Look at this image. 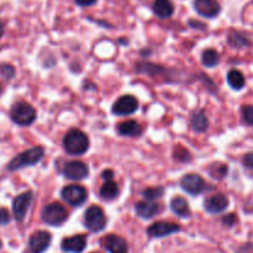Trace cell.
<instances>
[{"label": "cell", "mask_w": 253, "mask_h": 253, "mask_svg": "<svg viewBox=\"0 0 253 253\" xmlns=\"http://www.w3.org/2000/svg\"><path fill=\"white\" fill-rule=\"evenodd\" d=\"M63 147L69 154L81 155L88 149L89 139L82 130L72 129L63 138Z\"/></svg>", "instance_id": "obj_1"}, {"label": "cell", "mask_w": 253, "mask_h": 253, "mask_svg": "<svg viewBox=\"0 0 253 253\" xmlns=\"http://www.w3.org/2000/svg\"><path fill=\"white\" fill-rule=\"evenodd\" d=\"M43 157V149L40 147H34L31 149L25 150L21 154L16 155L8 165V169L14 171V170H19L21 168L30 167V165L38 164Z\"/></svg>", "instance_id": "obj_2"}, {"label": "cell", "mask_w": 253, "mask_h": 253, "mask_svg": "<svg viewBox=\"0 0 253 253\" xmlns=\"http://www.w3.org/2000/svg\"><path fill=\"white\" fill-rule=\"evenodd\" d=\"M36 118V111L26 102H18L11 108V119L19 126H30Z\"/></svg>", "instance_id": "obj_3"}, {"label": "cell", "mask_w": 253, "mask_h": 253, "mask_svg": "<svg viewBox=\"0 0 253 253\" xmlns=\"http://www.w3.org/2000/svg\"><path fill=\"white\" fill-rule=\"evenodd\" d=\"M41 217H42L43 222H46L47 225L60 226L66 221L67 211L61 204L52 203L42 209Z\"/></svg>", "instance_id": "obj_4"}, {"label": "cell", "mask_w": 253, "mask_h": 253, "mask_svg": "<svg viewBox=\"0 0 253 253\" xmlns=\"http://www.w3.org/2000/svg\"><path fill=\"white\" fill-rule=\"evenodd\" d=\"M106 222V215L99 206H89L84 212V223H86V227L91 230L92 232H99V231L103 230Z\"/></svg>", "instance_id": "obj_5"}, {"label": "cell", "mask_w": 253, "mask_h": 253, "mask_svg": "<svg viewBox=\"0 0 253 253\" xmlns=\"http://www.w3.org/2000/svg\"><path fill=\"white\" fill-rule=\"evenodd\" d=\"M62 199L71 206H81L87 200V190L81 185H67L62 189Z\"/></svg>", "instance_id": "obj_6"}, {"label": "cell", "mask_w": 253, "mask_h": 253, "mask_svg": "<svg viewBox=\"0 0 253 253\" xmlns=\"http://www.w3.org/2000/svg\"><path fill=\"white\" fill-rule=\"evenodd\" d=\"M206 182L199 174H186L181 179V187L190 195H199L206 190Z\"/></svg>", "instance_id": "obj_7"}, {"label": "cell", "mask_w": 253, "mask_h": 253, "mask_svg": "<svg viewBox=\"0 0 253 253\" xmlns=\"http://www.w3.org/2000/svg\"><path fill=\"white\" fill-rule=\"evenodd\" d=\"M138 99L134 96L126 94V96H122L116 103L113 104L112 112L117 116H129V114L134 113L138 109Z\"/></svg>", "instance_id": "obj_8"}, {"label": "cell", "mask_w": 253, "mask_h": 253, "mask_svg": "<svg viewBox=\"0 0 253 253\" xmlns=\"http://www.w3.org/2000/svg\"><path fill=\"white\" fill-rule=\"evenodd\" d=\"M194 9L199 15L212 19L220 14L221 5L217 0H194Z\"/></svg>", "instance_id": "obj_9"}, {"label": "cell", "mask_w": 253, "mask_h": 253, "mask_svg": "<svg viewBox=\"0 0 253 253\" xmlns=\"http://www.w3.org/2000/svg\"><path fill=\"white\" fill-rule=\"evenodd\" d=\"M89 169L82 162H69L63 168V175L70 180H82L88 176Z\"/></svg>", "instance_id": "obj_10"}, {"label": "cell", "mask_w": 253, "mask_h": 253, "mask_svg": "<svg viewBox=\"0 0 253 253\" xmlns=\"http://www.w3.org/2000/svg\"><path fill=\"white\" fill-rule=\"evenodd\" d=\"M31 201H33V193H30V191L16 196L13 203V212L16 220L23 221L25 218V215L28 212Z\"/></svg>", "instance_id": "obj_11"}, {"label": "cell", "mask_w": 253, "mask_h": 253, "mask_svg": "<svg viewBox=\"0 0 253 253\" xmlns=\"http://www.w3.org/2000/svg\"><path fill=\"white\" fill-rule=\"evenodd\" d=\"M51 235L46 231H38L33 233L29 240V248L31 253H42L50 246Z\"/></svg>", "instance_id": "obj_12"}, {"label": "cell", "mask_w": 253, "mask_h": 253, "mask_svg": "<svg viewBox=\"0 0 253 253\" xmlns=\"http://www.w3.org/2000/svg\"><path fill=\"white\" fill-rule=\"evenodd\" d=\"M177 231H180L179 225L167 222V221H158L148 228V233L152 237H164V236H169L171 233L177 232Z\"/></svg>", "instance_id": "obj_13"}, {"label": "cell", "mask_w": 253, "mask_h": 253, "mask_svg": "<svg viewBox=\"0 0 253 253\" xmlns=\"http://www.w3.org/2000/svg\"><path fill=\"white\" fill-rule=\"evenodd\" d=\"M228 206V199L223 194H216L205 201V210L210 213H220Z\"/></svg>", "instance_id": "obj_14"}, {"label": "cell", "mask_w": 253, "mask_h": 253, "mask_svg": "<svg viewBox=\"0 0 253 253\" xmlns=\"http://www.w3.org/2000/svg\"><path fill=\"white\" fill-rule=\"evenodd\" d=\"M103 245L111 253H128V245L126 240L117 235H108L104 237Z\"/></svg>", "instance_id": "obj_15"}, {"label": "cell", "mask_w": 253, "mask_h": 253, "mask_svg": "<svg viewBox=\"0 0 253 253\" xmlns=\"http://www.w3.org/2000/svg\"><path fill=\"white\" fill-rule=\"evenodd\" d=\"M86 237L82 235H76L72 236V237L65 238L61 243L62 246V250L66 251V252H71V253H81L82 251L84 250L86 247Z\"/></svg>", "instance_id": "obj_16"}, {"label": "cell", "mask_w": 253, "mask_h": 253, "mask_svg": "<svg viewBox=\"0 0 253 253\" xmlns=\"http://www.w3.org/2000/svg\"><path fill=\"white\" fill-rule=\"evenodd\" d=\"M153 13L160 19H168L174 14V4L171 0H154Z\"/></svg>", "instance_id": "obj_17"}, {"label": "cell", "mask_w": 253, "mask_h": 253, "mask_svg": "<svg viewBox=\"0 0 253 253\" xmlns=\"http://www.w3.org/2000/svg\"><path fill=\"white\" fill-rule=\"evenodd\" d=\"M135 212L142 218H152L159 212V206L149 200L139 201L135 205Z\"/></svg>", "instance_id": "obj_18"}, {"label": "cell", "mask_w": 253, "mask_h": 253, "mask_svg": "<svg viewBox=\"0 0 253 253\" xmlns=\"http://www.w3.org/2000/svg\"><path fill=\"white\" fill-rule=\"evenodd\" d=\"M118 132L126 137H139L142 134V126L135 121H126L119 124Z\"/></svg>", "instance_id": "obj_19"}, {"label": "cell", "mask_w": 253, "mask_h": 253, "mask_svg": "<svg viewBox=\"0 0 253 253\" xmlns=\"http://www.w3.org/2000/svg\"><path fill=\"white\" fill-rule=\"evenodd\" d=\"M191 126L198 133H203L208 129L209 119L203 111H195L191 114Z\"/></svg>", "instance_id": "obj_20"}, {"label": "cell", "mask_w": 253, "mask_h": 253, "mask_svg": "<svg viewBox=\"0 0 253 253\" xmlns=\"http://www.w3.org/2000/svg\"><path fill=\"white\" fill-rule=\"evenodd\" d=\"M171 210L172 212L176 213L177 216L180 217H189L190 216V208H189V204L185 199L182 198H174L171 200Z\"/></svg>", "instance_id": "obj_21"}, {"label": "cell", "mask_w": 253, "mask_h": 253, "mask_svg": "<svg viewBox=\"0 0 253 253\" xmlns=\"http://www.w3.org/2000/svg\"><path fill=\"white\" fill-rule=\"evenodd\" d=\"M228 42H230V45L235 48H243L251 45L250 39H248L243 33H240V31H232V33L228 35Z\"/></svg>", "instance_id": "obj_22"}, {"label": "cell", "mask_w": 253, "mask_h": 253, "mask_svg": "<svg viewBox=\"0 0 253 253\" xmlns=\"http://www.w3.org/2000/svg\"><path fill=\"white\" fill-rule=\"evenodd\" d=\"M227 82L231 88L236 89V91H240V89H242L245 87L246 80L242 72L238 71V70H232V71L228 72Z\"/></svg>", "instance_id": "obj_23"}, {"label": "cell", "mask_w": 253, "mask_h": 253, "mask_svg": "<svg viewBox=\"0 0 253 253\" xmlns=\"http://www.w3.org/2000/svg\"><path fill=\"white\" fill-rule=\"evenodd\" d=\"M118 193H119L118 185H117L114 181H112V180H108V181L104 182V184L102 185L101 190H99L101 196L103 199H106V200H113V199L117 198Z\"/></svg>", "instance_id": "obj_24"}, {"label": "cell", "mask_w": 253, "mask_h": 253, "mask_svg": "<svg viewBox=\"0 0 253 253\" xmlns=\"http://www.w3.org/2000/svg\"><path fill=\"white\" fill-rule=\"evenodd\" d=\"M201 61H203V65L206 67H215L216 65L220 61V56H218L217 51L212 50V48H209V50L204 51L203 57H201Z\"/></svg>", "instance_id": "obj_25"}, {"label": "cell", "mask_w": 253, "mask_h": 253, "mask_svg": "<svg viewBox=\"0 0 253 253\" xmlns=\"http://www.w3.org/2000/svg\"><path fill=\"white\" fill-rule=\"evenodd\" d=\"M227 165L223 164V163H213V164H211V167L209 168V172H210L211 176L218 180L223 179V177L226 176V174H227Z\"/></svg>", "instance_id": "obj_26"}, {"label": "cell", "mask_w": 253, "mask_h": 253, "mask_svg": "<svg viewBox=\"0 0 253 253\" xmlns=\"http://www.w3.org/2000/svg\"><path fill=\"white\" fill-rule=\"evenodd\" d=\"M164 194V189L163 187H150V189H147L143 191V195L147 200L154 201L157 199H160Z\"/></svg>", "instance_id": "obj_27"}, {"label": "cell", "mask_w": 253, "mask_h": 253, "mask_svg": "<svg viewBox=\"0 0 253 253\" xmlns=\"http://www.w3.org/2000/svg\"><path fill=\"white\" fill-rule=\"evenodd\" d=\"M241 113H242V119L246 124L248 126H253V106L250 104H245L241 108Z\"/></svg>", "instance_id": "obj_28"}, {"label": "cell", "mask_w": 253, "mask_h": 253, "mask_svg": "<svg viewBox=\"0 0 253 253\" xmlns=\"http://www.w3.org/2000/svg\"><path fill=\"white\" fill-rule=\"evenodd\" d=\"M0 74L3 75L5 79L10 80L13 79L14 75H15V70L11 65H8V63H4V65H0Z\"/></svg>", "instance_id": "obj_29"}, {"label": "cell", "mask_w": 253, "mask_h": 253, "mask_svg": "<svg viewBox=\"0 0 253 253\" xmlns=\"http://www.w3.org/2000/svg\"><path fill=\"white\" fill-rule=\"evenodd\" d=\"M175 159H179L181 162H186V160H190V154L187 150L182 149V148H177L175 150Z\"/></svg>", "instance_id": "obj_30"}, {"label": "cell", "mask_w": 253, "mask_h": 253, "mask_svg": "<svg viewBox=\"0 0 253 253\" xmlns=\"http://www.w3.org/2000/svg\"><path fill=\"white\" fill-rule=\"evenodd\" d=\"M10 221V213L6 209H0V225H6Z\"/></svg>", "instance_id": "obj_31"}, {"label": "cell", "mask_w": 253, "mask_h": 253, "mask_svg": "<svg viewBox=\"0 0 253 253\" xmlns=\"http://www.w3.org/2000/svg\"><path fill=\"white\" fill-rule=\"evenodd\" d=\"M236 221H237V217H236L235 213H230V215H227L226 217L222 218V223L223 225L228 226V227H231V226L235 225Z\"/></svg>", "instance_id": "obj_32"}, {"label": "cell", "mask_w": 253, "mask_h": 253, "mask_svg": "<svg viewBox=\"0 0 253 253\" xmlns=\"http://www.w3.org/2000/svg\"><path fill=\"white\" fill-rule=\"evenodd\" d=\"M243 164L248 169H253V153H247L243 157Z\"/></svg>", "instance_id": "obj_33"}, {"label": "cell", "mask_w": 253, "mask_h": 253, "mask_svg": "<svg viewBox=\"0 0 253 253\" xmlns=\"http://www.w3.org/2000/svg\"><path fill=\"white\" fill-rule=\"evenodd\" d=\"M236 253H253V243L248 242L241 246Z\"/></svg>", "instance_id": "obj_34"}, {"label": "cell", "mask_w": 253, "mask_h": 253, "mask_svg": "<svg viewBox=\"0 0 253 253\" xmlns=\"http://www.w3.org/2000/svg\"><path fill=\"white\" fill-rule=\"evenodd\" d=\"M75 1L80 6H91L97 3V0H75Z\"/></svg>", "instance_id": "obj_35"}, {"label": "cell", "mask_w": 253, "mask_h": 253, "mask_svg": "<svg viewBox=\"0 0 253 253\" xmlns=\"http://www.w3.org/2000/svg\"><path fill=\"white\" fill-rule=\"evenodd\" d=\"M102 177H103L104 180H112V177H113V171L112 170H104L103 172H102Z\"/></svg>", "instance_id": "obj_36"}, {"label": "cell", "mask_w": 253, "mask_h": 253, "mask_svg": "<svg viewBox=\"0 0 253 253\" xmlns=\"http://www.w3.org/2000/svg\"><path fill=\"white\" fill-rule=\"evenodd\" d=\"M3 33H4V25H3V23L0 21V36L3 35Z\"/></svg>", "instance_id": "obj_37"}, {"label": "cell", "mask_w": 253, "mask_h": 253, "mask_svg": "<svg viewBox=\"0 0 253 253\" xmlns=\"http://www.w3.org/2000/svg\"><path fill=\"white\" fill-rule=\"evenodd\" d=\"M0 247H1V241H0Z\"/></svg>", "instance_id": "obj_38"}]
</instances>
